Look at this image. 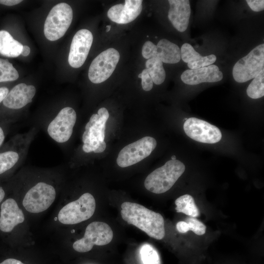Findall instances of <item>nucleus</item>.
Returning <instances> with one entry per match:
<instances>
[{"label":"nucleus","mask_w":264,"mask_h":264,"mask_svg":"<svg viewBox=\"0 0 264 264\" xmlns=\"http://www.w3.org/2000/svg\"><path fill=\"white\" fill-rule=\"evenodd\" d=\"M183 129L188 136L201 143L214 144L219 142L222 137L218 128L195 117L187 118L184 123Z\"/></svg>","instance_id":"obj_12"},{"label":"nucleus","mask_w":264,"mask_h":264,"mask_svg":"<svg viewBox=\"0 0 264 264\" xmlns=\"http://www.w3.org/2000/svg\"><path fill=\"white\" fill-rule=\"evenodd\" d=\"M246 1L251 10L254 11L259 12L264 9V0H247Z\"/></svg>","instance_id":"obj_32"},{"label":"nucleus","mask_w":264,"mask_h":264,"mask_svg":"<svg viewBox=\"0 0 264 264\" xmlns=\"http://www.w3.org/2000/svg\"><path fill=\"white\" fill-rule=\"evenodd\" d=\"M109 117V111L105 108L99 109L97 114L91 116L82 135V148L84 152H94L100 142L104 141L106 123Z\"/></svg>","instance_id":"obj_7"},{"label":"nucleus","mask_w":264,"mask_h":264,"mask_svg":"<svg viewBox=\"0 0 264 264\" xmlns=\"http://www.w3.org/2000/svg\"><path fill=\"white\" fill-rule=\"evenodd\" d=\"M141 0H125V4H118L111 7L107 15L112 22L119 24H126L134 21L142 9Z\"/></svg>","instance_id":"obj_14"},{"label":"nucleus","mask_w":264,"mask_h":264,"mask_svg":"<svg viewBox=\"0 0 264 264\" xmlns=\"http://www.w3.org/2000/svg\"><path fill=\"white\" fill-rule=\"evenodd\" d=\"M4 134L2 128L0 127V146L2 144L4 140Z\"/></svg>","instance_id":"obj_38"},{"label":"nucleus","mask_w":264,"mask_h":264,"mask_svg":"<svg viewBox=\"0 0 264 264\" xmlns=\"http://www.w3.org/2000/svg\"><path fill=\"white\" fill-rule=\"evenodd\" d=\"M138 78H140L142 80L141 85L143 90L149 91L152 89L153 82L146 68L143 69L138 75Z\"/></svg>","instance_id":"obj_31"},{"label":"nucleus","mask_w":264,"mask_h":264,"mask_svg":"<svg viewBox=\"0 0 264 264\" xmlns=\"http://www.w3.org/2000/svg\"><path fill=\"white\" fill-rule=\"evenodd\" d=\"M156 144L154 138L145 136L127 145L118 154L116 159L117 165L124 168L140 162L150 155Z\"/></svg>","instance_id":"obj_9"},{"label":"nucleus","mask_w":264,"mask_h":264,"mask_svg":"<svg viewBox=\"0 0 264 264\" xmlns=\"http://www.w3.org/2000/svg\"><path fill=\"white\" fill-rule=\"evenodd\" d=\"M22 46L8 32L0 31V54L8 57H17L21 54Z\"/></svg>","instance_id":"obj_20"},{"label":"nucleus","mask_w":264,"mask_h":264,"mask_svg":"<svg viewBox=\"0 0 264 264\" xmlns=\"http://www.w3.org/2000/svg\"><path fill=\"white\" fill-rule=\"evenodd\" d=\"M146 67L153 83L156 85L161 84L165 80L166 73L163 62L157 58L148 59Z\"/></svg>","instance_id":"obj_22"},{"label":"nucleus","mask_w":264,"mask_h":264,"mask_svg":"<svg viewBox=\"0 0 264 264\" xmlns=\"http://www.w3.org/2000/svg\"><path fill=\"white\" fill-rule=\"evenodd\" d=\"M156 45L150 41H146L143 44L142 55L146 59L154 58Z\"/></svg>","instance_id":"obj_30"},{"label":"nucleus","mask_w":264,"mask_h":264,"mask_svg":"<svg viewBox=\"0 0 264 264\" xmlns=\"http://www.w3.org/2000/svg\"><path fill=\"white\" fill-rule=\"evenodd\" d=\"M5 196V192L1 187H0V203L3 200Z\"/></svg>","instance_id":"obj_39"},{"label":"nucleus","mask_w":264,"mask_h":264,"mask_svg":"<svg viewBox=\"0 0 264 264\" xmlns=\"http://www.w3.org/2000/svg\"><path fill=\"white\" fill-rule=\"evenodd\" d=\"M177 212L182 213L191 217L196 218L200 215L199 210L195 204L193 197L190 195H182L175 200Z\"/></svg>","instance_id":"obj_21"},{"label":"nucleus","mask_w":264,"mask_h":264,"mask_svg":"<svg viewBox=\"0 0 264 264\" xmlns=\"http://www.w3.org/2000/svg\"><path fill=\"white\" fill-rule=\"evenodd\" d=\"M171 158H172V160H176V156L175 155H173Z\"/></svg>","instance_id":"obj_41"},{"label":"nucleus","mask_w":264,"mask_h":264,"mask_svg":"<svg viewBox=\"0 0 264 264\" xmlns=\"http://www.w3.org/2000/svg\"><path fill=\"white\" fill-rule=\"evenodd\" d=\"M36 88L33 85L20 83L16 85L8 92L3 100L6 107L14 110L22 108L32 101L36 93Z\"/></svg>","instance_id":"obj_17"},{"label":"nucleus","mask_w":264,"mask_h":264,"mask_svg":"<svg viewBox=\"0 0 264 264\" xmlns=\"http://www.w3.org/2000/svg\"><path fill=\"white\" fill-rule=\"evenodd\" d=\"M170 8L168 17L174 27L179 32L185 31L188 26L191 15L188 0H169Z\"/></svg>","instance_id":"obj_18"},{"label":"nucleus","mask_w":264,"mask_h":264,"mask_svg":"<svg viewBox=\"0 0 264 264\" xmlns=\"http://www.w3.org/2000/svg\"><path fill=\"white\" fill-rule=\"evenodd\" d=\"M30 52V47L26 45L22 46V48L21 52V54L23 56H28Z\"/></svg>","instance_id":"obj_37"},{"label":"nucleus","mask_w":264,"mask_h":264,"mask_svg":"<svg viewBox=\"0 0 264 264\" xmlns=\"http://www.w3.org/2000/svg\"><path fill=\"white\" fill-rule=\"evenodd\" d=\"M120 59L119 52L113 48L100 53L92 61L88 76L93 83L99 84L107 80L112 74Z\"/></svg>","instance_id":"obj_10"},{"label":"nucleus","mask_w":264,"mask_h":264,"mask_svg":"<svg viewBox=\"0 0 264 264\" xmlns=\"http://www.w3.org/2000/svg\"><path fill=\"white\" fill-rule=\"evenodd\" d=\"M139 254L142 264H161L160 259L157 251L149 243L141 245Z\"/></svg>","instance_id":"obj_25"},{"label":"nucleus","mask_w":264,"mask_h":264,"mask_svg":"<svg viewBox=\"0 0 264 264\" xmlns=\"http://www.w3.org/2000/svg\"><path fill=\"white\" fill-rule=\"evenodd\" d=\"M110 28H111L110 25H107L106 26V32H109L110 30Z\"/></svg>","instance_id":"obj_40"},{"label":"nucleus","mask_w":264,"mask_h":264,"mask_svg":"<svg viewBox=\"0 0 264 264\" xmlns=\"http://www.w3.org/2000/svg\"><path fill=\"white\" fill-rule=\"evenodd\" d=\"M264 66V44H262L235 64L232 71L233 78L238 83L245 82L257 76Z\"/></svg>","instance_id":"obj_5"},{"label":"nucleus","mask_w":264,"mask_h":264,"mask_svg":"<svg viewBox=\"0 0 264 264\" xmlns=\"http://www.w3.org/2000/svg\"><path fill=\"white\" fill-rule=\"evenodd\" d=\"M93 42L91 32L86 29L78 31L73 37L68 57L69 65L79 68L85 63Z\"/></svg>","instance_id":"obj_13"},{"label":"nucleus","mask_w":264,"mask_h":264,"mask_svg":"<svg viewBox=\"0 0 264 264\" xmlns=\"http://www.w3.org/2000/svg\"><path fill=\"white\" fill-rule=\"evenodd\" d=\"M222 78V73L219 67L214 65L196 69H187L181 75L182 81L189 85H196L204 82H217Z\"/></svg>","instance_id":"obj_16"},{"label":"nucleus","mask_w":264,"mask_h":264,"mask_svg":"<svg viewBox=\"0 0 264 264\" xmlns=\"http://www.w3.org/2000/svg\"><path fill=\"white\" fill-rule=\"evenodd\" d=\"M95 200L89 193L83 194L76 200L64 206L58 215L59 221L64 224H74L85 221L93 215Z\"/></svg>","instance_id":"obj_4"},{"label":"nucleus","mask_w":264,"mask_h":264,"mask_svg":"<svg viewBox=\"0 0 264 264\" xmlns=\"http://www.w3.org/2000/svg\"><path fill=\"white\" fill-rule=\"evenodd\" d=\"M19 78V73L8 60L0 58V82L13 81Z\"/></svg>","instance_id":"obj_26"},{"label":"nucleus","mask_w":264,"mask_h":264,"mask_svg":"<svg viewBox=\"0 0 264 264\" xmlns=\"http://www.w3.org/2000/svg\"><path fill=\"white\" fill-rule=\"evenodd\" d=\"M106 148V144L104 141H101L98 148L94 152L95 153H100L104 151Z\"/></svg>","instance_id":"obj_36"},{"label":"nucleus","mask_w":264,"mask_h":264,"mask_svg":"<svg viewBox=\"0 0 264 264\" xmlns=\"http://www.w3.org/2000/svg\"><path fill=\"white\" fill-rule=\"evenodd\" d=\"M22 2L21 0H0V3L7 6H13Z\"/></svg>","instance_id":"obj_33"},{"label":"nucleus","mask_w":264,"mask_h":264,"mask_svg":"<svg viewBox=\"0 0 264 264\" xmlns=\"http://www.w3.org/2000/svg\"><path fill=\"white\" fill-rule=\"evenodd\" d=\"M56 196V190L53 186L40 182L27 192L23 198L22 205L28 212L39 213L51 206Z\"/></svg>","instance_id":"obj_8"},{"label":"nucleus","mask_w":264,"mask_h":264,"mask_svg":"<svg viewBox=\"0 0 264 264\" xmlns=\"http://www.w3.org/2000/svg\"><path fill=\"white\" fill-rule=\"evenodd\" d=\"M177 231L181 233H185L189 230L196 234L201 236L205 234L206 226L201 221L194 217H189L186 221H180L176 224Z\"/></svg>","instance_id":"obj_23"},{"label":"nucleus","mask_w":264,"mask_h":264,"mask_svg":"<svg viewBox=\"0 0 264 264\" xmlns=\"http://www.w3.org/2000/svg\"><path fill=\"white\" fill-rule=\"evenodd\" d=\"M112 238V230L108 224L93 221L86 227L84 237L73 243V248L78 252H87L94 245L102 246L109 243Z\"/></svg>","instance_id":"obj_6"},{"label":"nucleus","mask_w":264,"mask_h":264,"mask_svg":"<svg viewBox=\"0 0 264 264\" xmlns=\"http://www.w3.org/2000/svg\"><path fill=\"white\" fill-rule=\"evenodd\" d=\"M22 210L13 198L6 199L1 205L0 213V230L10 232L19 224L24 220Z\"/></svg>","instance_id":"obj_15"},{"label":"nucleus","mask_w":264,"mask_h":264,"mask_svg":"<svg viewBox=\"0 0 264 264\" xmlns=\"http://www.w3.org/2000/svg\"><path fill=\"white\" fill-rule=\"evenodd\" d=\"M120 211L122 218L145 232L150 237L161 240L165 235L162 216L136 203L124 202Z\"/></svg>","instance_id":"obj_1"},{"label":"nucleus","mask_w":264,"mask_h":264,"mask_svg":"<svg viewBox=\"0 0 264 264\" xmlns=\"http://www.w3.org/2000/svg\"><path fill=\"white\" fill-rule=\"evenodd\" d=\"M0 264H25L22 263L21 261L9 258L5 260L3 262L0 263Z\"/></svg>","instance_id":"obj_34"},{"label":"nucleus","mask_w":264,"mask_h":264,"mask_svg":"<svg viewBox=\"0 0 264 264\" xmlns=\"http://www.w3.org/2000/svg\"><path fill=\"white\" fill-rule=\"evenodd\" d=\"M185 169L184 164L179 160H170L147 176L144 181L145 187L155 194L165 193L174 185Z\"/></svg>","instance_id":"obj_2"},{"label":"nucleus","mask_w":264,"mask_h":264,"mask_svg":"<svg viewBox=\"0 0 264 264\" xmlns=\"http://www.w3.org/2000/svg\"><path fill=\"white\" fill-rule=\"evenodd\" d=\"M9 92V89L6 87L0 88V103L4 99Z\"/></svg>","instance_id":"obj_35"},{"label":"nucleus","mask_w":264,"mask_h":264,"mask_svg":"<svg viewBox=\"0 0 264 264\" xmlns=\"http://www.w3.org/2000/svg\"><path fill=\"white\" fill-rule=\"evenodd\" d=\"M73 19V11L69 5L61 2L55 5L49 12L44 24V34L50 41L62 38L70 26Z\"/></svg>","instance_id":"obj_3"},{"label":"nucleus","mask_w":264,"mask_h":264,"mask_svg":"<svg viewBox=\"0 0 264 264\" xmlns=\"http://www.w3.org/2000/svg\"><path fill=\"white\" fill-rule=\"evenodd\" d=\"M217 58L214 54L206 56H201L198 60L187 63L188 67L190 69H196L211 65L215 62Z\"/></svg>","instance_id":"obj_29"},{"label":"nucleus","mask_w":264,"mask_h":264,"mask_svg":"<svg viewBox=\"0 0 264 264\" xmlns=\"http://www.w3.org/2000/svg\"><path fill=\"white\" fill-rule=\"evenodd\" d=\"M76 119V113L72 108H63L49 124L48 135L57 143L67 142L72 135Z\"/></svg>","instance_id":"obj_11"},{"label":"nucleus","mask_w":264,"mask_h":264,"mask_svg":"<svg viewBox=\"0 0 264 264\" xmlns=\"http://www.w3.org/2000/svg\"><path fill=\"white\" fill-rule=\"evenodd\" d=\"M180 56L185 63L195 61L198 60L201 56L197 52L193 47L188 43L184 44L180 48Z\"/></svg>","instance_id":"obj_28"},{"label":"nucleus","mask_w":264,"mask_h":264,"mask_svg":"<svg viewBox=\"0 0 264 264\" xmlns=\"http://www.w3.org/2000/svg\"><path fill=\"white\" fill-rule=\"evenodd\" d=\"M246 93L252 99H258L264 95V69L256 76L248 86Z\"/></svg>","instance_id":"obj_24"},{"label":"nucleus","mask_w":264,"mask_h":264,"mask_svg":"<svg viewBox=\"0 0 264 264\" xmlns=\"http://www.w3.org/2000/svg\"><path fill=\"white\" fill-rule=\"evenodd\" d=\"M154 58L159 59L163 63L176 64L181 59L180 50L177 45L162 39L156 45Z\"/></svg>","instance_id":"obj_19"},{"label":"nucleus","mask_w":264,"mask_h":264,"mask_svg":"<svg viewBox=\"0 0 264 264\" xmlns=\"http://www.w3.org/2000/svg\"><path fill=\"white\" fill-rule=\"evenodd\" d=\"M19 155L14 151L0 153V174L12 168L18 162Z\"/></svg>","instance_id":"obj_27"}]
</instances>
